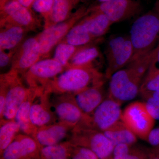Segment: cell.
<instances>
[{
    "instance_id": "obj_1",
    "label": "cell",
    "mask_w": 159,
    "mask_h": 159,
    "mask_svg": "<svg viewBox=\"0 0 159 159\" xmlns=\"http://www.w3.org/2000/svg\"><path fill=\"white\" fill-rule=\"evenodd\" d=\"M105 77L93 66L70 68L49 81L44 92L50 94L77 93L90 87L103 85Z\"/></svg>"
},
{
    "instance_id": "obj_2",
    "label": "cell",
    "mask_w": 159,
    "mask_h": 159,
    "mask_svg": "<svg viewBox=\"0 0 159 159\" xmlns=\"http://www.w3.org/2000/svg\"><path fill=\"white\" fill-rule=\"evenodd\" d=\"M159 36L158 13L151 11L138 18L134 22L130 31L129 38L133 49L130 62L152 51Z\"/></svg>"
},
{
    "instance_id": "obj_3",
    "label": "cell",
    "mask_w": 159,
    "mask_h": 159,
    "mask_svg": "<svg viewBox=\"0 0 159 159\" xmlns=\"http://www.w3.org/2000/svg\"><path fill=\"white\" fill-rule=\"evenodd\" d=\"M69 142L77 146L89 148L99 159L112 158L115 145L102 132L76 126L71 131Z\"/></svg>"
},
{
    "instance_id": "obj_4",
    "label": "cell",
    "mask_w": 159,
    "mask_h": 159,
    "mask_svg": "<svg viewBox=\"0 0 159 159\" xmlns=\"http://www.w3.org/2000/svg\"><path fill=\"white\" fill-rule=\"evenodd\" d=\"M89 12V9L85 7H81L64 21L44 29L42 32L38 34L41 57L48 56L70 29Z\"/></svg>"
},
{
    "instance_id": "obj_5",
    "label": "cell",
    "mask_w": 159,
    "mask_h": 159,
    "mask_svg": "<svg viewBox=\"0 0 159 159\" xmlns=\"http://www.w3.org/2000/svg\"><path fill=\"white\" fill-rule=\"evenodd\" d=\"M110 79L108 97L121 105L134 99L139 94L142 80L128 68L117 71Z\"/></svg>"
},
{
    "instance_id": "obj_6",
    "label": "cell",
    "mask_w": 159,
    "mask_h": 159,
    "mask_svg": "<svg viewBox=\"0 0 159 159\" xmlns=\"http://www.w3.org/2000/svg\"><path fill=\"white\" fill-rule=\"evenodd\" d=\"M121 120L137 137L145 141L153 129L155 120L148 113L145 103L140 102L129 104L122 112Z\"/></svg>"
},
{
    "instance_id": "obj_7",
    "label": "cell",
    "mask_w": 159,
    "mask_h": 159,
    "mask_svg": "<svg viewBox=\"0 0 159 159\" xmlns=\"http://www.w3.org/2000/svg\"><path fill=\"white\" fill-rule=\"evenodd\" d=\"M10 25L20 26L29 31L36 30L40 24L29 8L12 0L1 7V28Z\"/></svg>"
},
{
    "instance_id": "obj_8",
    "label": "cell",
    "mask_w": 159,
    "mask_h": 159,
    "mask_svg": "<svg viewBox=\"0 0 159 159\" xmlns=\"http://www.w3.org/2000/svg\"><path fill=\"white\" fill-rule=\"evenodd\" d=\"M9 86L6 96L2 118L1 119L13 120L20 107L30 91V88L23 84L22 77L17 72L10 70L5 74Z\"/></svg>"
},
{
    "instance_id": "obj_9",
    "label": "cell",
    "mask_w": 159,
    "mask_h": 159,
    "mask_svg": "<svg viewBox=\"0 0 159 159\" xmlns=\"http://www.w3.org/2000/svg\"><path fill=\"white\" fill-rule=\"evenodd\" d=\"M66 69L54 59L39 60L26 72L25 78L28 87L43 89L49 81L61 74Z\"/></svg>"
},
{
    "instance_id": "obj_10",
    "label": "cell",
    "mask_w": 159,
    "mask_h": 159,
    "mask_svg": "<svg viewBox=\"0 0 159 159\" xmlns=\"http://www.w3.org/2000/svg\"><path fill=\"white\" fill-rule=\"evenodd\" d=\"M121 104L107 97L90 116L87 128L104 132L121 120Z\"/></svg>"
},
{
    "instance_id": "obj_11",
    "label": "cell",
    "mask_w": 159,
    "mask_h": 159,
    "mask_svg": "<svg viewBox=\"0 0 159 159\" xmlns=\"http://www.w3.org/2000/svg\"><path fill=\"white\" fill-rule=\"evenodd\" d=\"M41 58L40 50L37 35L29 38L16 50L12 57L10 70L24 77L27 71Z\"/></svg>"
},
{
    "instance_id": "obj_12",
    "label": "cell",
    "mask_w": 159,
    "mask_h": 159,
    "mask_svg": "<svg viewBox=\"0 0 159 159\" xmlns=\"http://www.w3.org/2000/svg\"><path fill=\"white\" fill-rule=\"evenodd\" d=\"M89 9L90 11H101L114 24L139 14L142 11V6L137 0H113L99 3Z\"/></svg>"
},
{
    "instance_id": "obj_13",
    "label": "cell",
    "mask_w": 159,
    "mask_h": 159,
    "mask_svg": "<svg viewBox=\"0 0 159 159\" xmlns=\"http://www.w3.org/2000/svg\"><path fill=\"white\" fill-rule=\"evenodd\" d=\"M51 101L58 121L68 122L74 126H80L88 115L84 113L77 105L72 94H54Z\"/></svg>"
},
{
    "instance_id": "obj_14",
    "label": "cell",
    "mask_w": 159,
    "mask_h": 159,
    "mask_svg": "<svg viewBox=\"0 0 159 159\" xmlns=\"http://www.w3.org/2000/svg\"><path fill=\"white\" fill-rule=\"evenodd\" d=\"M0 159H42L40 147L32 137L20 134L1 154Z\"/></svg>"
},
{
    "instance_id": "obj_15",
    "label": "cell",
    "mask_w": 159,
    "mask_h": 159,
    "mask_svg": "<svg viewBox=\"0 0 159 159\" xmlns=\"http://www.w3.org/2000/svg\"><path fill=\"white\" fill-rule=\"evenodd\" d=\"M75 127L68 122L58 121L50 125L36 127L31 137L40 147L56 145L61 142L69 132Z\"/></svg>"
},
{
    "instance_id": "obj_16",
    "label": "cell",
    "mask_w": 159,
    "mask_h": 159,
    "mask_svg": "<svg viewBox=\"0 0 159 159\" xmlns=\"http://www.w3.org/2000/svg\"><path fill=\"white\" fill-rule=\"evenodd\" d=\"M51 94L43 93L36 98L31 106L30 121L36 127H42L57 122V116L52 107Z\"/></svg>"
},
{
    "instance_id": "obj_17",
    "label": "cell",
    "mask_w": 159,
    "mask_h": 159,
    "mask_svg": "<svg viewBox=\"0 0 159 159\" xmlns=\"http://www.w3.org/2000/svg\"><path fill=\"white\" fill-rule=\"evenodd\" d=\"M73 95L79 108L88 116L92 115L106 98L103 85L90 87Z\"/></svg>"
},
{
    "instance_id": "obj_18",
    "label": "cell",
    "mask_w": 159,
    "mask_h": 159,
    "mask_svg": "<svg viewBox=\"0 0 159 159\" xmlns=\"http://www.w3.org/2000/svg\"><path fill=\"white\" fill-rule=\"evenodd\" d=\"M30 89L29 93L18 110L14 119L19 125L20 131L25 134L31 136L36 127L30 121V110L35 99L44 91L41 89Z\"/></svg>"
},
{
    "instance_id": "obj_19",
    "label": "cell",
    "mask_w": 159,
    "mask_h": 159,
    "mask_svg": "<svg viewBox=\"0 0 159 159\" xmlns=\"http://www.w3.org/2000/svg\"><path fill=\"white\" fill-rule=\"evenodd\" d=\"M90 13V14L83 18L80 21L85 26L92 36L96 39L106 34L113 24L101 11H91Z\"/></svg>"
},
{
    "instance_id": "obj_20",
    "label": "cell",
    "mask_w": 159,
    "mask_h": 159,
    "mask_svg": "<svg viewBox=\"0 0 159 159\" xmlns=\"http://www.w3.org/2000/svg\"><path fill=\"white\" fill-rule=\"evenodd\" d=\"M26 29L15 25L6 26L1 28L0 49L2 51H15L24 42Z\"/></svg>"
},
{
    "instance_id": "obj_21",
    "label": "cell",
    "mask_w": 159,
    "mask_h": 159,
    "mask_svg": "<svg viewBox=\"0 0 159 159\" xmlns=\"http://www.w3.org/2000/svg\"><path fill=\"white\" fill-rule=\"evenodd\" d=\"M77 0H54L50 14L44 19V29L64 21L71 16V11Z\"/></svg>"
},
{
    "instance_id": "obj_22",
    "label": "cell",
    "mask_w": 159,
    "mask_h": 159,
    "mask_svg": "<svg viewBox=\"0 0 159 159\" xmlns=\"http://www.w3.org/2000/svg\"><path fill=\"white\" fill-rule=\"evenodd\" d=\"M103 133L115 146L120 144L133 145L135 144L137 141L136 136L126 126L122 120L118 121Z\"/></svg>"
},
{
    "instance_id": "obj_23",
    "label": "cell",
    "mask_w": 159,
    "mask_h": 159,
    "mask_svg": "<svg viewBox=\"0 0 159 159\" xmlns=\"http://www.w3.org/2000/svg\"><path fill=\"white\" fill-rule=\"evenodd\" d=\"M133 54L132 45L129 37L125 40L124 46L112 59L107 62L105 74L106 78L110 79L111 76L117 71L122 69L130 62Z\"/></svg>"
},
{
    "instance_id": "obj_24",
    "label": "cell",
    "mask_w": 159,
    "mask_h": 159,
    "mask_svg": "<svg viewBox=\"0 0 159 159\" xmlns=\"http://www.w3.org/2000/svg\"><path fill=\"white\" fill-rule=\"evenodd\" d=\"M100 52L97 46L89 44L82 47L70 60L67 69L76 67L93 66V62L99 56Z\"/></svg>"
},
{
    "instance_id": "obj_25",
    "label": "cell",
    "mask_w": 159,
    "mask_h": 159,
    "mask_svg": "<svg viewBox=\"0 0 159 159\" xmlns=\"http://www.w3.org/2000/svg\"><path fill=\"white\" fill-rule=\"evenodd\" d=\"M95 39L80 20L70 29L61 42L81 47L90 44Z\"/></svg>"
},
{
    "instance_id": "obj_26",
    "label": "cell",
    "mask_w": 159,
    "mask_h": 159,
    "mask_svg": "<svg viewBox=\"0 0 159 159\" xmlns=\"http://www.w3.org/2000/svg\"><path fill=\"white\" fill-rule=\"evenodd\" d=\"M73 145L69 141L40 147L42 159H70Z\"/></svg>"
},
{
    "instance_id": "obj_27",
    "label": "cell",
    "mask_w": 159,
    "mask_h": 159,
    "mask_svg": "<svg viewBox=\"0 0 159 159\" xmlns=\"http://www.w3.org/2000/svg\"><path fill=\"white\" fill-rule=\"evenodd\" d=\"M0 154L14 141L20 131L14 119H1L0 122Z\"/></svg>"
},
{
    "instance_id": "obj_28",
    "label": "cell",
    "mask_w": 159,
    "mask_h": 159,
    "mask_svg": "<svg viewBox=\"0 0 159 159\" xmlns=\"http://www.w3.org/2000/svg\"><path fill=\"white\" fill-rule=\"evenodd\" d=\"M148 149L133 145L120 144L115 146L113 159H146Z\"/></svg>"
},
{
    "instance_id": "obj_29",
    "label": "cell",
    "mask_w": 159,
    "mask_h": 159,
    "mask_svg": "<svg viewBox=\"0 0 159 159\" xmlns=\"http://www.w3.org/2000/svg\"><path fill=\"white\" fill-rule=\"evenodd\" d=\"M157 92H159V70L149 68L142 80L139 94L145 99Z\"/></svg>"
},
{
    "instance_id": "obj_30",
    "label": "cell",
    "mask_w": 159,
    "mask_h": 159,
    "mask_svg": "<svg viewBox=\"0 0 159 159\" xmlns=\"http://www.w3.org/2000/svg\"><path fill=\"white\" fill-rule=\"evenodd\" d=\"M82 47H76L66 43L60 42L56 46L53 59L63 66L66 70L70 60Z\"/></svg>"
},
{
    "instance_id": "obj_31",
    "label": "cell",
    "mask_w": 159,
    "mask_h": 159,
    "mask_svg": "<svg viewBox=\"0 0 159 159\" xmlns=\"http://www.w3.org/2000/svg\"><path fill=\"white\" fill-rule=\"evenodd\" d=\"M127 37L118 36L111 39L109 41L105 53L107 62L111 61L122 49Z\"/></svg>"
},
{
    "instance_id": "obj_32",
    "label": "cell",
    "mask_w": 159,
    "mask_h": 159,
    "mask_svg": "<svg viewBox=\"0 0 159 159\" xmlns=\"http://www.w3.org/2000/svg\"><path fill=\"white\" fill-rule=\"evenodd\" d=\"M145 100L148 113L155 120H159V92L150 94Z\"/></svg>"
},
{
    "instance_id": "obj_33",
    "label": "cell",
    "mask_w": 159,
    "mask_h": 159,
    "mask_svg": "<svg viewBox=\"0 0 159 159\" xmlns=\"http://www.w3.org/2000/svg\"><path fill=\"white\" fill-rule=\"evenodd\" d=\"M54 0H34L31 5L34 11L46 18L50 14L54 4Z\"/></svg>"
},
{
    "instance_id": "obj_34",
    "label": "cell",
    "mask_w": 159,
    "mask_h": 159,
    "mask_svg": "<svg viewBox=\"0 0 159 159\" xmlns=\"http://www.w3.org/2000/svg\"><path fill=\"white\" fill-rule=\"evenodd\" d=\"M70 159H99L96 154L90 149L73 145Z\"/></svg>"
},
{
    "instance_id": "obj_35",
    "label": "cell",
    "mask_w": 159,
    "mask_h": 159,
    "mask_svg": "<svg viewBox=\"0 0 159 159\" xmlns=\"http://www.w3.org/2000/svg\"><path fill=\"white\" fill-rule=\"evenodd\" d=\"M146 141L153 148L159 149V128L154 129L151 131Z\"/></svg>"
},
{
    "instance_id": "obj_36",
    "label": "cell",
    "mask_w": 159,
    "mask_h": 159,
    "mask_svg": "<svg viewBox=\"0 0 159 159\" xmlns=\"http://www.w3.org/2000/svg\"><path fill=\"white\" fill-rule=\"evenodd\" d=\"M16 51V50H15ZM15 51L6 52V51L0 50V67L1 68L6 67L11 62L12 57Z\"/></svg>"
},
{
    "instance_id": "obj_37",
    "label": "cell",
    "mask_w": 159,
    "mask_h": 159,
    "mask_svg": "<svg viewBox=\"0 0 159 159\" xmlns=\"http://www.w3.org/2000/svg\"><path fill=\"white\" fill-rule=\"evenodd\" d=\"M149 68L159 70V45L154 49L153 57Z\"/></svg>"
},
{
    "instance_id": "obj_38",
    "label": "cell",
    "mask_w": 159,
    "mask_h": 159,
    "mask_svg": "<svg viewBox=\"0 0 159 159\" xmlns=\"http://www.w3.org/2000/svg\"><path fill=\"white\" fill-rule=\"evenodd\" d=\"M146 159H159V149L153 148L148 149Z\"/></svg>"
},
{
    "instance_id": "obj_39",
    "label": "cell",
    "mask_w": 159,
    "mask_h": 159,
    "mask_svg": "<svg viewBox=\"0 0 159 159\" xmlns=\"http://www.w3.org/2000/svg\"><path fill=\"white\" fill-rule=\"evenodd\" d=\"M18 2L23 6L29 8L31 6L34 0H17Z\"/></svg>"
},
{
    "instance_id": "obj_40",
    "label": "cell",
    "mask_w": 159,
    "mask_h": 159,
    "mask_svg": "<svg viewBox=\"0 0 159 159\" xmlns=\"http://www.w3.org/2000/svg\"><path fill=\"white\" fill-rule=\"evenodd\" d=\"M12 0H1V7H2L6 3Z\"/></svg>"
},
{
    "instance_id": "obj_41",
    "label": "cell",
    "mask_w": 159,
    "mask_h": 159,
    "mask_svg": "<svg viewBox=\"0 0 159 159\" xmlns=\"http://www.w3.org/2000/svg\"><path fill=\"white\" fill-rule=\"evenodd\" d=\"M97 2L99 3L106 2H109V1H113V0H97Z\"/></svg>"
},
{
    "instance_id": "obj_42",
    "label": "cell",
    "mask_w": 159,
    "mask_h": 159,
    "mask_svg": "<svg viewBox=\"0 0 159 159\" xmlns=\"http://www.w3.org/2000/svg\"><path fill=\"white\" fill-rule=\"evenodd\" d=\"M80 1H86V0H77V2H79Z\"/></svg>"
},
{
    "instance_id": "obj_43",
    "label": "cell",
    "mask_w": 159,
    "mask_h": 159,
    "mask_svg": "<svg viewBox=\"0 0 159 159\" xmlns=\"http://www.w3.org/2000/svg\"><path fill=\"white\" fill-rule=\"evenodd\" d=\"M108 159H113L112 158H111Z\"/></svg>"
}]
</instances>
